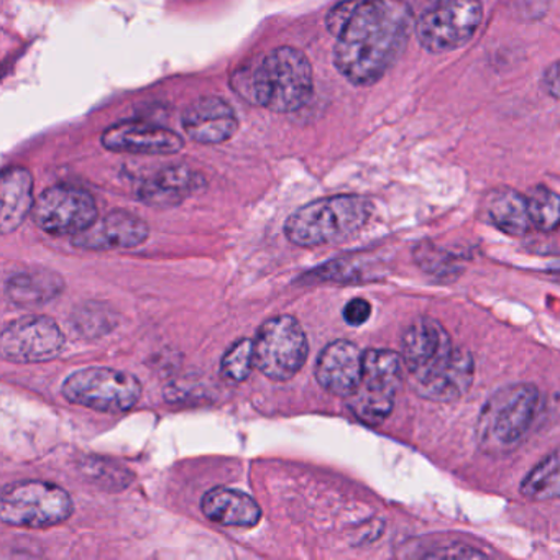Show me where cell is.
<instances>
[{
	"label": "cell",
	"mask_w": 560,
	"mask_h": 560,
	"mask_svg": "<svg viewBox=\"0 0 560 560\" xmlns=\"http://www.w3.org/2000/svg\"><path fill=\"white\" fill-rule=\"evenodd\" d=\"M337 38L334 65L355 86L385 77L415 32V15L402 0H349L327 15Z\"/></svg>",
	"instance_id": "cell-1"
},
{
	"label": "cell",
	"mask_w": 560,
	"mask_h": 560,
	"mask_svg": "<svg viewBox=\"0 0 560 560\" xmlns=\"http://www.w3.org/2000/svg\"><path fill=\"white\" fill-rule=\"evenodd\" d=\"M245 83L252 103L273 113H294L313 94V68L303 51L281 47L265 55Z\"/></svg>",
	"instance_id": "cell-2"
},
{
	"label": "cell",
	"mask_w": 560,
	"mask_h": 560,
	"mask_svg": "<svg viewBox=\"0 0 560 560\" xmlns=\"http://www.w3.org/2000/svg\"><path fill=\"white\" fill-rule=\"evenodd\" d=\"M540 393L530 383L503 386L488 398L478 416L477 444L488 455H506L529 432Z\"/></svg>",
	"instance_id": "cell-3"
},
{
	"label": "cell",
	"mask_w": 560,
	"mask_h": 560,
	"mask_svg": "<svg viewBox=\"0 0 560 560\" xmlns=\"http://www.w3.org/2000/svg\"><path fill=\"white\" fill-rule=\"evenodd\" d=\"M372 202L362 196H332L298 209L288 218L284 234L298 247L337 244L365 228Z\"/></svg>",
	"instance_id": "cell-4"
},
{
	"label": "cell",
	"mask_w": 560,
	"mask_h": 560,
	"mask_svg": "<svg viewBox=\"0 0 560 560\" xmlns=\"http://www.w3.org/2000/svg\"><path fill=\"white\" fill-rule=\"evenodd\" d=\"M70 493L48 481L27 480L9 485L2 491L0 517L9 526L45 529L58 526L73 514Z\"/></svg>",
	"instance_id": "cell-5"
},
{
	"label": "cell",
	"mask_w": 560,
	"mask_h": 560,
	"mask_svg": "<svg viewBox=\"0 0 560 560\" xmlns=\"http://www.w3.org/2000/svg\"><path fill=\"white\" fill-rule=\"evenodd\" d=\"M402 363V357L393 350L370 349L363 353L362 380L347 398L360 421L380 425L392 415L401 388Z\"/></svg>",
	"instance_id": "cell-6"
},
{
	"label": "cell",
	"mask_w": 560,
	"mask_h": 560,
	"mask_svg": "<svg viewBox=\"0 0 560 560\" xmlns=\"http://www.w3.org/2000/svg\"><path fill=\"white\" fill-rule=\"evenodd\" d=\"M310 343L293 316H277L261 324L254 339L255 369L273 382L293 378L307 360Z\"/></svg>",
	"instance_id": "cell-7"
},
{
	"label": "cell",
	"mask_w": 560,
	"mask_h": 560,
	"mask_svg": "<svg viewBox=\"0 0 560 560\" xmlns=\"http://www.w3.org/2000/svg\"><path fill=\"white\" fill-rule=\"evenodd\" d=\"M61 392L68 401L100 412H126L142 398V385L136 376L106 366L73 373Z\"/></svg>",
	"instance_id": "cell-8"
},
{
	"label": "cell",
	"mask_w": 560,
	"mask_h": 560,
	"mask_svg": "<svg viewBox=\"0 0 560 560\" xmlns=\"http://www.w3.org/2000/svg\"><path fill=\"white\" fill-rule=\"evenodd\" d=\"M483 18L480 0H444L416 24V37L431 54H448L474 38Z\"/></svg>",
	"instance_id": "cell-9"
},
{
	"label": "cell",
	"mask_w": 560,
	"mask_h": 560,
	"mask_svg": "<svg viewBox=\"0 0 560 560\" xmlns=\"http://www.w3.org/2000/svg\"><path fill=\"white\" fill-rule=\"evenodd\" d=\"M35 224L50 235H78L97 221V206L93 196L73 186H54L45 189L35 202Z\"/></svg>",
	"instance_id": "cell-10"
},
{
	"label": "cell",
	"mask_w": 560,
	"mask_h": 560,
	"mask_svg": "<svg viewBox=\"0 0 560 560\" xmlns=\"http://www.w3.org/2000/svg\"><path fill=\"white\" fill-rule=\"evenodd\" d=\"M65 346L60 326L51 317L25 316L12 320L0 336V353L9 362L40 363L55 359Z\"/></svg>",
	"instance_id": "cell-11"
},
{
	"label": "cell",
	"mask_w": 560,
	"mask_h": 560,
	"mask_svg": "<svg viewBox=\"0 0 560 560\" xmlns=\"http://www.w3.org/2000/svg\"><path fill=\"white\" fill-rule=\"evenodd\" d=\"M475 376L474 357L468 350L455 349L428 372L412 376L411 385L421 398L451 402L470 389Z\"/></svg>",
	"instance_id": "cell-12"
},
{
	"label": "cell",
	"mask_w": 560,
	"mask_h": 560,
	"mask_svg": "<svg viewBox=\"0 0 560 560\" xmlns=\"http://www.w3.org/2000/svg\"><path fill=\"white\" fill-rule=\"evenodd\" d=\"M103 145L116 153L173 155L183 149V139L165 127L127 120L109 127L103 133Z\"/></svg>",
	"instance_id": "cell-13"
},
{
	"label": "cell",
	"mask_w": 560,
	"mask_h": 560,
	"mask_svg": "<svg viewBox=\"0 0 560 560\" xmlns=\"http://www.w3.org/2000/svg\"><path fill=\"white\" fill-rule=\"evenodd\" d=\"M454 350L451 336L439 320L432 317L416 319L402 334L401 357L409 378L428 372Z\"/></svg>",
	"instance_id": "cell-14"
},
{
	"label": "cell",
	"mask_w": 560,
	"mask_h": 560,
	"mask_svg": "<svg viewBox=\"0 0 560 560\" xmlns=\"http://www.w3.org/2000/svg\"><path fill=\"white\" fill-rule=\"evenodd\" d=\"M363 353L349 340H334L317 359L314 370L317 383L332 395L349 398L362 380Z\"/></svg>",
	"instance_id": "cell-15"
},
{
	"label": "cell",
	"mask_w": 560,
	"mask_h": 560,
	"mask_svg": "<svg viewBox=\"0 0 560 560\" xmlns=\"http://www.w3.org/2000/svg\"><path fill=\"white\" fill-rule=\"evenodd\" d=\"M183 129L195 142L218 145L234 137L238 120L231 104L221 97H201L183 114Z\"/></svg>",
	"instance_id": "cell-16"
},
{
	"label": "cell",
	"mask_w": 560,
	"mask_h": 560,
	"mask_svg": "<svg viewBox=\"0 0 560 560\" xmlns=\"http://www.w3.org/2000/svg\"><path fill=\"white\" fill-rule=\"evenodd\" d=\"M149 238V225L127 211H113L94 222L90 229L74 235V245L88 250L133 248Z\"/></svg>",
	"instance_id": "cell-17"
},
{
	"label": "cell",
	"mask_w": 560,
	"mask_h": 560,
	"mask_svg": "<svg viewBox=\"0 0 560 560\" xmlns=\"http://www.w3.org/2000/svg\"><path fill=\"white\" fill-rule=\"evenodd\" d=\"M201 510L208 520L222 526L254 527L261 517L257 501L232 488L218 487L202 497Z\"/></svg>",
	"instance_id": "cell-18"
},
{
	"label": "cell",
	"mask_w": 560,
	"mask_h": 560,
	"mask_svg": "<svg viewBox=\"0 0 560 560\" xmlns=\"http://www.w3.org/2000/svg\"><path fill=\"white\" fill-rule=\"evenodd\" d=\"M0 231L11 234L34 211V178L31 172L21 166L5 170L0 183Z\"/></svg>",
	"instance_id": "cell-19"
},
{
	"label": "cell",
	"mask_w": 560,
	"mask_h": 560,
	"mask_svg": "<svg viewBox=\"0 0 560 560\" xmlns=\"http://www.w3.org/2000/svg\"><path fill=\"white\" fill-rule=\"evenodd\" d=\"M201 178L186 168H168L143 183L139 196L152 208H173L198 191Z\"/></svg>",
	"instance_id": "cell-20"
},
{
	"label": "cell",
	"mask_w": 560,
	"mask_h": 560,
	"mask_svg": "<svg viewBox=\"0 0 560 560\" xmlns=\"http://www.w3.org/2000/svg\"><path fill=\"white\" fill-rule=\"evenodd\" d=\"M488 218L504 234L526 235L533 228L526 196L510 188L494 189L485 202Z\"/></svg>",
	"instance_id": "cell-21"
},
{
	"label": "cell",
	"mask_w": 560,
	"mask_h": 560,
	"mask_svg": "<svg viewBox=\"0 0 560 560\" xmlns=\"http://www.w3.org/2000/svg\"><path fill=\"white\" fill-rule=\"evenodd\" d=\"M9 300L19 306H38L48 303L63 291V281L51 271H24L8 281Z\"/></svg>",
	"instance_id": "cell-22"
},
{
	"label": "cell",
	"mask_w": 560,
	"mask_h": 560,
	"mask_svg": "<svg viewBox=\"0 0 560 560\" xmlns=\"http://www.w3.org/2000/svg\"><path fill=\"white\" fill-rule=\"evenodd\" d=\"M521 493L533 501L560 498V448L550 452L521 483Z\"/></svg>",
	"instance_id": "cell-23"
},
{
	"label": "cell",
	"mask_w": 560,
	"mask_h": 560,
	"mask_svg": "<svg viewBox=\"0 0 560 560\" xmlns=\"http://www.w3.org/2000/svg\"><path fill=\"white\" fill-rule=\"evenodd\" d=\"M527 206L534 229L540 232L560 231V196L540 186L527 196Z\"/></svg>",
	"instance_id": "cell-24"
},
{
	"label": "cell",
	"mask_w": 560,
	"mask_h": 560,
	"mask_svg": "<svg viewBox=\"0 0 560 560\" xmlns=\"http://www.w3.org/2000/svg\"><path fill=\"white\" fill-rule=\"evenodd\" d=\"M255 369L254 340L241 339L229 347L221 360L222 378L231 383H242Z\"/></svg>",
	"instance_id": "cell-25"
},
{
	"label": "cell",
	"mask_w": 560,
	"mask_h": 560,
	"mask_svg": "<svg viewBox=\"0 0 560 560\" xmlns=\"http://www.w3.org/2000/svg\"><path fill=\"white\" fill-rule=\"evenodd\" d=\"M370 316H372V304L363 298H355L343 307V319L350 326H362L370 319Z\"/></svg>",
	"instance_id": "cell-26"
},
{
	"label": "cell",
	"mask_w": 560,
	"mask_h": 560,
	"mask_svg": "<svg viewBox=\"0 0 560 560\" xmlns=\"http://www.w3.org/2000/svg\"><path fill=\"white\" fill-rule=\"evenodd\" d=\"M542 81L547 93L560 101V61H557L552 67L547 68L546 73H544Z\"/></svg>",
	"instance_id": "cell-27"
}]
</instances>
